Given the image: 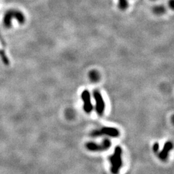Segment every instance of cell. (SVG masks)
I'll return each mask as SVG.
<instances>
[{
  "instance_id": "1",
  "label": "cell",
  "mask_w": 174,
  "mask_h": 174,
  "mask_svg": "<svg viewBox=\"0 0 174 174\" xmlns=\"http://www.w3.org/2000/svg\"><path fill=\"white\" fill-rule=\"evenodd\" d=\"M122 150L120 147L117 146L115 148L114 154L110 156V161L111 164V172L113 174H118L122 166Z\"/></svg>"
},
{
  "instance_id": "2",
  "label": "cell",
  "mask_w": 174,
  "mask_h": 174,
  "mask_svg": "<svg viewBox=\"0 0 174 174\" xmlns=\"http://www.w3.org/2000/svg\"><path fill=\"white\" fill-rule=\"evenodd\" d=\"M102 135H107L110 137H116L119 136V132L117 129L112 127H103L100 130H94L91 134L93 137H97Z\"/></svg>"
},
{
  "instance_id": "3",
  "label": "cell",
  "mask_w": 174,
  "mask_h": 174,
  "mask_svg": "<svg viewBox=\"0 0 174 174\" xmlns=\"http://www.w3.org/2000/svg\"><path fill=\"white\" fill-rule=\"evenodd\" d=\"M111 143L108 139H104L101 144H96L95 143L90 142L86 144V147L90 151H101L107 150L110 148Z\"/></svg>"
},
{
  "instance_id": "4",
  "label": "cell",
  "mask_w": 174,
  "mask_h": 174,
  "mask_svg": "<svg viewBox=\"0 0 174 174\" xmlns=\"http://www.w3.org/2000/svg\"><path fill=\"white\" fill-rule=\"evenodd\" d=\"M94 97L95 101V109L96 112L99 115H102L104 110V102L103 101V97L99 92L95 90L94 92Z\"/></svg>"
},
{
  "instance_id": "5",
  "label": "cell",
  "mask_w": 174,
  "mask_h": 174,
  "mask_svg": "<svg viewBox=\"0 0 174 174\" xmlns=\"http://www.w3.org/2000/svg\"><path fill=\"white\" fill-rule=\"evenodd\" d=\"M81 98L84 102V110L87 113H90L92 110L93 107L90 101V94L88 92V90H85L81 94Z\"/></svg>"
},
{
  "instance_id": "6",
  "label": "cell",
  "mask_w": 174,
  "mask_h": 174,
  "mask_svg": "<svg viewBox=\"0 0 174 174\" xmlns=\"http://www.w3.org/2000/svg\"><path fill=\"white\" fill-rule=\"evenodd\" d=\"M173 148V144L170 141L166 142L164 146L162 151L159 153V157L161 160H166L168 157L169 152Z\"/></svg>"
},
{
  "instance_id": "7",
  "label": "cell",
  "mask_w": 174,
  "mask_h": 174,
  "mask_svg": "<svg viewBox=\"0 0 174 174\" xmlns=\"http://www.w3.org/2000/svg\"><path fill=\"white\" fill-rule=\"evenodd\" d=\"M153 12H154L156 14H157V15L163 14L166 12V8L164 6L157 5L153 8Z\"/></svg>"
},
{
  "instance_id": "8",
  "label": "cell",
  "mask_w": 174,
  "mask_h": 174,
  "mask_svg": "<svg viewBox=\"0 0 174 174\" xmlns=\"http://www.w3.org/2000/svg\"><path fill=\"white\" fill-rule=\"evenodd\" d=\"M89 78L92 81L97 82L99 79V74L96 71H92L89 73Z\"/></svg>"
},
{
  "instance_id": "9",
  "label": "cell",
  "mask_w": 174,
  "mask_h": 174,
  "mask_svg": "<svg viewBox=\"0 0 174 174\" xmlns=\"http://www.w3.org/2000/svg\"><path fill=\"white\" fill-rule=\"evenodd\" d=\"M119 8L122 10H126L128 6V3L127 0H119V4H118Z\"/></svg>"
},
{
  "instance_id": "10",
  "label": "cell",
  "mask_w": 174,
  "mask_h": 174,
  "mask_svg": "<svg viewBox=\"0 0 174 174\" xmlns=\"http://www.w3.org/2000/svg\"><path fill=\"white\" fill-rule=\"evenodd\" d=\"M159 148V144L158 143H156L154 146H153V150H154L155 152H157Z\"/></svg>"
},
{
  "instance_id": "11",
  "label": "cell",
  "mask_w": 174,
  "mask_h": 174,
  "mask_svg": "<svg viewBox=\"0 0 174 174\" xmlns=\"http://www.w3.org/2000/svg\"><path fill=\"white\" fill-rule=\"evenodd\" d=\"M168 6L171 9H173V0H170L168 2Z\"/></svg>"
}]
</instances>
